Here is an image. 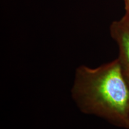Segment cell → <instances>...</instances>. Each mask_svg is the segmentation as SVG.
Masks as SVG:
<instances>
[{"instance_id": "6da1fadb", "label": "cell", "mask_w": 129, "mask_h": 129, "mask_svg": "<svg viewBox=\"0 0 129 129\" xmlns=\"http://www.w3.org/2000/svg\"><path fill=\"white\" fill-rule=\"evenodd\" d=\"M71 94L82 112L129 128V81L118 58L95 68H77Z\"/></svg>"}, {"instance_id": "7a4b0ae2", "label": "cell", "mask_w": 129, "mask_h": 129, "mask_svg": "<svg viewBox=\"0 0 129 129\" xmlns=\"http://www.w3.org/2000/svg\"><path fill=\"white\" fill-rule=\"evenodd\" d=\"M112 38L119 48L118 59L125 75L129 81V28L121 21H114L110 26Z\"/></svg>"}, {"instance_id": "3957f363", "label": "cell", "mask_w": 129, "mask_h": 129, "mask_svg": "<svg viewBox=\"0 0 129 129\" xmlns=\"http://www.w3.org/2000/svg\"><path fill=\"white\" fill-rule=\"evenodd\" d=\"M125 4V13L121 21L129 28V0H124Z\"/></svg>"}]
</instances>
